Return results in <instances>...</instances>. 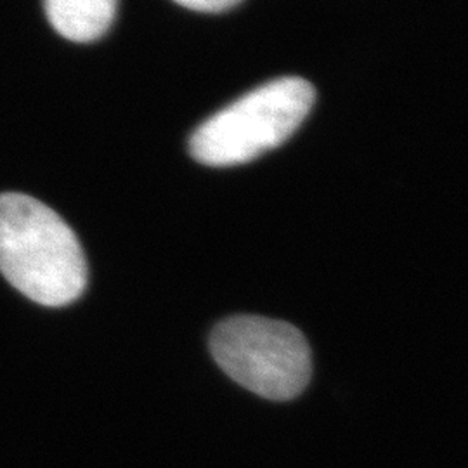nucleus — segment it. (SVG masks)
Listing matches in <instances>:
<instances>
[{
  "label": "nucleus",
  "instance_id": "obj_2",
  "mask_svg": "<svg viewBox=\"0 0 468 468\" xmlns=\"http://www.w3.org/2000/svg\"><path fill=\"white\" fill-rule=\"evenodd\" d=\"M316 100L314 87L283 77L253 89L191 135L195 160L210 167H233L278 148L301 127Z\"/></svg>",
  "mask_w": 468,
  "mask_h": 468
},
{
  "label": "nucleus",
  "instance_id": "obj_4",
  "mask_svg": "<svg viewBox=\"0 0 468 468\" xmlns=\"http://www.w3.org/2000/svg\"><path fill=\"white\" fill-rule=\"evenodd\" d=\"M118 0H44L52 28L73 42H92L108 32Z\"/></svg>",
  "mask_w": 468,
  "mask_h": 468
},
{
  "label": "nucleus",
  "instance_id": "obj_3",
  "mask_svg": "<svg viewBox=\"0 0 468 468\" xmlns=\"http://www.w3.org/2000/svg\"><path fill=\"white\" fill-rule=\"evenodd\" d=\"M210 352L231 380L269 401H290L311 382V349L299 328L262 316H231L210 335Z\"/></svg>",
  "mask_w": 468,
  "mask_h": 468
},
{
  "label": "nucleus",
  "instance_id": "obj_1",
  "mask_svg": "<svg viewBox=\"0 0 468 468\" xmlns=\"http://www.w3.org/2000/svg\"><path fill=\"white\" fill-rule=\"evenodd\" d=\"M0 272L46 307L80 299L89 282L77 234L48 205L19 193L0 195Z\"/></svg>",
  "mask_w": 468,
  "mask_h": 468
},
{
  "label": "nucleus",
  "instance_id": "obj_5",
  "mask_svg": "<svg viewBox=\"0 0 468 468\" xmlns=\"http://www.w3.org/2000/svg\"><path fill=\"white\" fill-rule=\"evenodd\" d=\"M179 5L201 13H222L234 7L239 0H174Z\"/></svg>",
  "mask_w": 468,
  "mask_h": 468
}]
</instances>
